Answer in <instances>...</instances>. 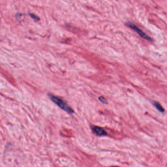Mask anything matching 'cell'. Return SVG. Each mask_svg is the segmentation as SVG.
Segmentation results:
<instances>
[{
    "label": "cell",
    "mask_w": 167,
    "mask_h": 167,
    "mask_svg": "<svg viewBox=\"0 0 167 167\" xmlns=\"http://www.w3.org/2000/svg\"><path fill=\"white\" fill-rule=\"evenodd\" d=\"M48 96L52 102L55 103V105H57L61 109L67 112L68 113L71 114L74 113V110L72 108L70 107L64 100L50 94H49Z\"/></svg>",
    "instance_id": "1"
},
{
    "label": "cell",
    "mask_w": 167,
    "mask_h": 167,
    "mask_svg": "<svg viewBox=\"0 0 167 167\" xmlns=\"http://www.w3.org/2000/svg\"><path fill=\"white\" fill-rule=\"evenodd\" d=\"M126 25L128 27H129L130 28L132 29L133 30H134L142 38L147 40V41H153V40L150 36H149L147 34H146V33H144L142 30H141L140 28H139L137 26H136V25L134 24L131 22H126Z\"/></svg>",
    "instance_id": "2"
},
{
    "label": "cell",
    "mask_w": 167,
    "mask_h": 167,
    "mask_svg": "<svg viewBox=\"0 0 167 167\" xmlns=\"http://www.w3.org/2000/svg\"><path fill=\"white\" fill-rule=\"evenodd\" d=\"M91 129L98 136H103L107 135V132L103 128L99 127V126H93L91 127Z\"/></svg>",
    "instance_id": "3"
},
{
    "label": "cell",
    "mask_w": 167,
    "mask_h": 167,
    "mask_svg": "<svg viewBox=\"0 0 167 167\" xmlns=\"http://www.w3.org/2000/svg\"><path fill=\"white\" fill-rule=\"evenodd\" d=\"M152 104L159 112H161V113H164L165 112V109H164V108L161 106V105H160L158 102L154 101L152 102Z\"/></svg>",
    "instance_id": "4"
},
{
    "label": "cell",
    "mask_w": 167,
    "mask_h": 167,
    "mask_svg": "<svg viewBox=\"0 0 167 167\" xmlns=\"http://www.w3.org/2000/svg\"><path fill=\"white\" fill-rule=\"evenodd\" d=\"M99 100L101 102L104 103V104H107V100L106 99V98L103 97L102 96L99 97Z\"/></svg>",
    "instance_id": "5"
},
{
    "label": "cell",
    "mask_w": 167,
    "mask_h": 167,
    "mask_svg": "<svg viewBox=\"0 0 167 167\" xmlns=\"http://www.w3.org/2000/svg\"><path fill=\"white\" fill-rule=\"evenodd\" d=\"M30 16L34 20H36V21H39V18L37 15H36L35 14H33V13H30Z\"/></svg>",
    "instance_id": "6"
},
{
    "label": "cell",
    "mask_w": 167,
    "mask_h": 167,
    "mask_svg": "<svg viewBox=\"0 0 167 167\" xmlns=\"http://www.w3.org/2000/svg\"></svg>",
    "instance_id": "7"
}]
</instances>
